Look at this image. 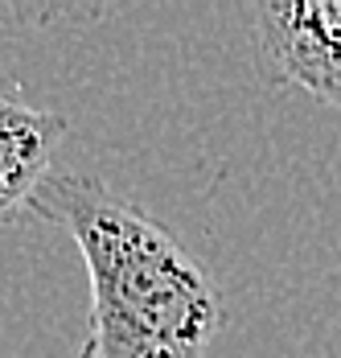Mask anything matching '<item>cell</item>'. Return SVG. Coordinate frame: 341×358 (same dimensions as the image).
<instances>
[{
  "label": "cell",
  "instance_id": "1",
  "mask_svg": "<svg viewBox=\"0 0 341 358\" xmlns=\"http://www.w3.org/2000/svg\"><path fill=\"white\" fill-rule=\"evenodd\" d=\"M29 218L62 227L82 251L91 309L78 358H205L222 296L165 222L95 173L50 169Z\"/></svg>",
  "mask_w": 341,
  "mask_h": 358
},
{
  "label": "cell",
  "instance_id": "2",
  "mask_svg": "<svg viewBox=\"0 0 341 358\" xmlns=\"http://www.w3.org/2000/svg\"><path fill=\"white\" fill-rule=\"evenodd\" d=\"M255 66L268 87H296L341 108V0H275L251 8Z\"/></svg>",
  "mask_w": 341,
  "mask_h": 358
},
{
  "label": "cell",
  "instance_id": "3",
  "mask_svg": "<svg viewBox=\"0 0 341 358\" xmlns=\"http://www.w3.org/2000/svg\"><path fill=\"white\" fill-rule=\"evenodd\" d=\"M62 132L66 120L58 111L34 108L0 87V227L29 218V202L50 173Z\"/></svg>",
  "mask_w": 341,
  "mask_h": 358
}]
</instances>
